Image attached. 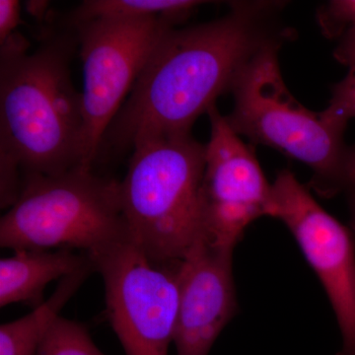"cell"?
Returning <instances> with one entry per match:
<instances>
[{
	"mask_svg": "<svg viewBox=\"0 0 355 355\" xmlns=\"http://www.w3.org/2000/svg\"><path fill=\"white\" fill-rule=\"evenodd\" d=\"M335 58L349 67V72L334 86L331 101L323 113L331 120L347 125L350 119L355 118V30L343 35L336 49Z\"/></svg>",
	"mask_w": 355,
	"mask_h": 355,
	"instance_id": "cell-15",
	"label": "cell"
},
{
	"mask_svg": "<svg viewBox=\"0 0 355 355\" xmlns=\"http://www.w3.org/2000/svg\"><path fill=\"white\" fill-rule=\"evenodd\" d=\"M130 237L120 183L79 167L23 177L19 198L0 219V246L69 249L88 256Z\"/></svg>",
	"mask_w": 355,
	"mask_h": 355,
	"instance_id": "cell-5",
	"label": "cell"
},
{
	"mask_svg": "<svg viewBox=\"0 0 355 355\" xmlns=\"http://www.w3.org/2000/svg\"><path fill=\"white\" fill-rule=\"evenodd\" d=\"M180 21L171 17L94 19L71 26L83 64V167L93 163L121 103L156 44Z\"/></svg>",
	"mask_w": 355,
	"mask_h": 355,
	"instance_id": "cell-6",
	"label": "cell"
},
{
	"mask_svg": "<svg viewBox=\"0 0 355 355\" xmlns=\"http://www.w3.org/2000/svg\"><path fill=\"white\" fill-rule=\"evenodd\" d=\"M355 180V149H352V156H350V164H349V184H347V189L349 188L350 184L352 183ZM347 191V190H345Z\"/></svg>",
	"mask_w": 355,
	"mask_h": 355,
	"instance_id": "cell-19",
	"label": "cell"
},
{
	"mask_svg": "<svg viewBox=\"0 0 355 355\" xmlns=\"http://www.w3.org/2000/svg\"><path fill=\"white\" fill-rule=\"evenodd\" d=\"M268 1L233 2L229 13L203 24L169 30L156 44L130 99L107 130L121 149L191 133L193 123L231 91L257 53L284 43L291 31L277 27Z\"/></svg>",
	"mask_w": 355,
	"mask_h": 355,
	"instance_id": "cell-1",
	"label": "cell"
},
{
	"mask_svg": "<svg viewBox=\"0 0 355 355\" xmlns=\"http://www.w3.org/2000/svg\"><path fill=\"white\" fill-rule=\"evenodd\" d=\"M107 317L127 355H168L174 343L181 263L155 266L132 238L90 254Z\"/></svg>",
	"mask_w": 355,
	"mask_h": 355,
	"instance_id": "cell-7",
	"label": "cell"
},
{
	"mask_svg": "<svg viewBox=\"0 0 355 355\" xmlns=\"http://www.w3.org/2000/svg\"><path fill=\"white\" fill-rule=\"evenodd\" d=\"M282 44L265 46L238 76L231 88L234 107L226 120L239 137L304 163L313 171V188L331 198L349 183L347 125L310 111L291 95L279 64Z\"/></svg>",
	"mask_w": 355,
	"mask_h": 355,
	"instance_id": "cell-4",
	"label": "cell"
},
{
	"mask_svg": "<svg viewBox=\"0 0 355 355\" xmlns=\"http://www.w3.org/2000/svg\"><path fill=\"white\" fill-rule=\"evenodd\" d=\"M350 226H352V230L354 231L355 234V214H352V219H350Z\"/></svg>",
	"mask_w": 355,
	"mask_h": 355,
	"instance_id": "cell-20",
	"label": "cell"
},
{
	"mask_svg": "<svg viewBox=\"0 0 355 355\" xmlns=\"http://www.w3.org/2000/svg\"><path fill=\"white\" fill-rule=\"evenodd\" d=\"M234 249L202 240L179 268V302L174 345L176 355H209L238 310Z\"/></svg>",
	"mask_w": 355,
	"mask_h": 355,
	"instance_id": "cell-10",
	"label": "cell"
},
{
	"mask_svg": "<svg viewBox=\"0 0 355 355\" xmlns=\"http://www.w3.org/2000/svg\"><path fill=\"white\" fill-rule=\"evenodd\" d=\"M205 146L191 133L140 142L120 183L130 238L155 266L181 263L207 240Z\"/></svg>",
	"mask_w": 355,
	"mask_h": 355,
	"instance_id": "cell-3",
	"label": "cell"
},
{
	"mask_svg": "<svg viewBox=\"0 0 355 355\" xmlns=\"http://www.w3.org/2000/svg\"><path fill=\"white\" fill-rule=\"evenodd\" d=\"M37 355H105L84 324L58 316L44 334Z\"/></svg>",
	"mask_w": 355,
	"mask_h": 355,
	"instance_id": "cell-14",
	"label": "cell"
},
{
	"mask_svg": "<svg viewBox=\"0 0 355 355\" xmlns=\"http://www.w3.org/2000/svg\"><path fill=\"white\" fill-rule=\"evenodd\" d=\"M90 266L60 280L55 292L43 304L26 316L0 326V355H37L49 326L90 273Z\"/></svg>",
	"mask_w": 355,
	"mask_h": 355,
	"instance_id": "cell-12",
	"label": "cell"
},
{
	"mask_svg": "<svg viewBox=\"0 0 355 355\" xmlns=\"http://www.w3.org/2000/svg\"><path fill=\"white\" fill-rule=\"evenodd\" d=\"M71 36L46 40L32 53L21 35L1 44L0 162L23 177L83 167V97L70 74Z\"/></svg>",
	"mask_w": 355,
	"mask_h": 355,
	"instance_id": "cell-2",
	"label": "cell"
},
{
	"mask_svg": "<svg viewBox=\"0 0 355 355\" xmlns=\"http://www.w3.org/2000/svg\"><path fill=\"white\" fill-rule=\"evenodd\" d=\"M196 0H86L67 19V27L94 19H140L171 17L181 21L198 6Z\"/></svg>",
	"mask_w": 355,
	"mask_h": 355,
	"instance_id": "cell-13",
	"label": "cell"
},
{
	"mask_svg": "<svg viewBox=\"0 0 355 355\" xmlns=\"http://www.w3.org/2000/svg\"><path fill=\"white\" fill-rule=\"evenodd\" d=\"M20 23V4L16 0L0 1V44L15 34Z\"/></svg>",
	"mask_w": 355,
	"mask_h": 355,
	"instance_id": "cell-17",
	"label": "cell"
},
{
	"mask_svg": "<svg viewBox=\"0 0 355 355\" xmlns=\"http://www.w3.org/2000/svg\"><path fill=\"white\" fill-rule=\"evenodd\" d=\"M207 114L210 139L205 146L203 177L207 240L214 246L235 249L252 222L272 217V186L254 151L232 130L216 104Z\"/></svg>",
	"mask_w": 355,
	"mask_h": 355,
	"instance_id": "cell-9",
	"label": "cell"
},
{
	"mask_svg": "<svg viewBox=\"0 0 355 355\" xmlns=\"http://www.w3.org/2000/svg\"><path fill=\"white\" fill-rule=\"evenodd\" d=\"M345 191L349 196L350 212H352V214H355V180L349 184V188Z\"/></svg>",
	"mask_w": 355,
	"mask_h": 355,
	"instance_id": "cell-18",
	"label": "cell"
},
{
	"mask_svg": "<svg viewBox=\"0 0 355 355\" xmlns=\"http://www.w3.org/2000/svg\"><path fill=\"white\" fill-rule=\"evenodd\" d=\"M317 19L324 37L342 38L349 30H355V0L329 1L320 7Z\"/></svg>",
	"mask_w": 355,
	"mask_h": 355,
	"instance_id": "cell-16",
	"label": "cell"
},
{
	"mask_svg": "<svg viewBox=\"0 0 355 355\" xmlns=\"http://www.w3.org/2000/svg\"><path fill=\"white\" fill-rule=\"evenodd\" d=\"M272 186V218L284 222L295 238L335 312L343 338L336 355H355L354 236L289 170L280 171Z\"/></svg>",
	"mask_w": 355,
	"mask_h": 355,
	"instance_id": "cell-8",
	"label": "cell"
},
{
	"mask_svg": "<svg viewBox=\"0 0 355 355\" xmlns=\"http://www.w3.org/2000/svg\"><path fill=\"white\" fill-rule=\"evenodd\" d=\"M93 266L87 254L69 249L17 250L0 261V307L43 304L44 289L53 280Z\"/></svg>",
	"mask_w": 355,
	"mask_h": 355,
	"instance_id": "cell-11",
	"label": "cell"
}]
</instances>
